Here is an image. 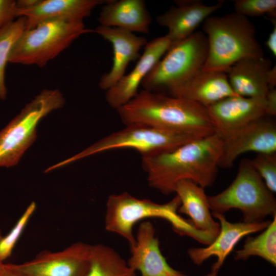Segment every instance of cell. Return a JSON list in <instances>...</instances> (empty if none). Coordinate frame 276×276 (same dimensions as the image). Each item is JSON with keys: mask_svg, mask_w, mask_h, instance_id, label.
<instances>
[{"mask_svg": "<svg viewBox=\"0 0 276 276\" xmlns=\"http://www.w3.org/2000/svg\"><path fill=\"white\" fill-rule=\"evenodd\" d=\"M26 30V19L19 17L0 29V99L5 100L7 90L5 83V72L13 45Z\"/></svg>", "mask_w": 276, "mask_h": 276, "instance_id": "cell-25", "label": "cell"}, {"mask_svg": "<svg viewBox=\"0 0 276 276\" xmlns=\"http://www.w3.org/2000/svg\"><path fill=\"white\" fill-rule=\"evenodd\" d=\"M235 12L246 17L267 15L270 21L276 20L275 0H236Z\"/></svg>", "mask_w": 276, "mask_h": 276, "instance_id": "cell-27", "label": "cell"}, {"mask_svg": "<svg viewBox=\"0 0 276 276\" xmlns=\"http://www.w3.org/2000/svg\"><path fill=\"white\" fill-rule=\"evenodd\" d=\"M134 244L130 247V257L127 262L141 276H188L172 268L161 252L155 229L149 221L139 225Z\"/></svg>", "mask_w": 276, "mask_h": 276, "instance_id": "cell-16", "label": "cell"}, {"mask_svg": "<svg viewBox=\"0 0 276 276\" xmlns=\"http://www.w3.org/2000/svg\"><path fill=\"white\" fill-rule=\"evenodd\" d=\"M260 175L245 158L239 163L232 183L221 192L208 196L210 209L223 214L232 209L240 210L243 222H259L268 215H276V200Z\"/></svg>", "mask_w": 276, "mask_h": 276, "instance_id": "cell-5", "label": "cell"}, {"mask_svg": "<svg viewBox=\"0 0 276 276\" xmlns=\"http://www.w3.org/2000/svg\"><path fill=\"white\" fill-rule=\"evenodd\" d=\"M252 256H259L275 266L276 215L260 234L246 239L242 249L236 251L235 258L245 260Z\"/></svg>", "mask_w": 276, "mask_h": 276, "instance_id": "cell-24", "label": "cell"}, {"mask_svg": "<svg viewBox=\"0 0 276 276\" xmlns=\"http://www.w3.org/2000/svg\"><path fill=\"white\" fill-rule=\"evenodd\" d=\"M135 272L111 247L103 244L91 245L85 276H136Z\"/></svg>", "mask_w": 276, "mask_h": 276, "instance_id": "cell-23", "label": "cell"}, {"mask_svg": "<svg viewBox=\"0 0 276 276\" xmlns=\"http://www.w3.org/2000/svg\"><path fill=\"white\" fill-rule=\"evenodd\" d=\"M220 224V231L213 242L203 248H190L188 254L192 262L197 265L202 264L212 256L217 258L212 269L218 271L222 266L226 257L239 241L244 237L266 228L270 221L248 223L228 222L223 214L212 213Z\"/></svg>", "mask_w": 276, "mask_h": 276, "instance_id": "cell-15", "label": "cell"}, {"mask_svg": "<svg viewBox=\"0 0 276 276\" xmlns=\"http://www.w3.org/2000/svg\"><path fill=\"white\" fill-rule=\"evenodd\" d=\"M36 208L35 202H32L24 212L10 233L3 237L0 241V259L2 262L7 259L12 252Z\"/></svg>", "mask_w": 276, "mask_h": 276, "instance_id": "cell-26", "label": "cell"}, {"mask_svg": "<svg viewBox=\"0 0 276 276\" xmlns=\"http://www.w3.org/2000/svg\"><path fill=\"white\" fill-rule=\"evenodd\" d=\"M273 117L257 119L224 140L219 167H232L236 159L247 152L275 153L276 123Z\"/></svg>", "mask_w": 276, "mask_h": 276, "instance_id": "cell-11", "label": "cell"}, {"mask_svg": "<svg viewBox=\"0 0 276 276\" xmlns=\"http://www.w3.org/2000/svg\"><path fill=\"white\" fill-rule=\"evenodd\" d=\"M250 163L268 189L276 192V153H258Z\"/></svg>", "mask_w": 276, "mask_h": 276, "instance_id": "cell-28", "label": "cell"}, {"mask_svg": "<svg viewBox=\"0 0 276 276\" xmlns=\"http://www.w3.org/2000/svg\"><path fill=\"white\" fill-rule=\"evenodd\" d=\"M267 83L269 89L275 88L276 85V66H271L268 72Z\"/></svg>", "mask_w": 276, "mask_h": 276, "instance_id": "cell-32", "label": "cell"}, {"mask_svg": "<svg viewBox=\"0 0 276 276\" xmlns=\"http://www.w3.org/2000/svg\"><path fill=\"white\" fill-rule=\"evenodd\" d=\"M107 0H20L16 1L18 17L26 19V30L51 20L83 21L97 6Z\"/></svg>", "mask_w": 276, "mask_h": 276, "instance_id": "cell-13", "label": "cell"}, {"mask_svg": "<svg viewBox=\"0 0 276 276\" xmlns=\"http://www.w3.org/2000/svg\"><path fill=\"white\" fill-rule=\"evenodd\" d=\"M223 143L215 133L168 151L142 156L149 185L166 195L174 193L182 180L204 189L211 187L217 177Z\"/></svg>", "mask_w": 276, "mask_h": 276, "instance_id": "cell-1", "label": "cell"}, {"mask_svg": "<svg viewBox=\"0 0 276 276\" xmlns=\"http://www.w3.org/2000/svg\"><path fill=\"white\" fill-rule=\"evenodd\" d=\"M90 250L91 245L78 242L61 251H43L30 261L5 265L25 276H85Z\"/></svg>", "mask_w": 276, "mask_h": 276, "instance_id": "cell-10", "label": "cell"}, {"mask_svg": "<svg viewBox=\"0 0 276 276\" xmlns=\"http://www.w3.org/2000/svg\"><path fill=\"white\" fill-rule=\"evenodd\" d=\"M208 53L204 70L226 72L238 61L246 58H263V50L256 37L255 26L237 13L210 16L203 22Z\"/></svg>", "mask_w": 276, "mask_h": 276, "instance_id": "cell-4", "label": "cell"}, {"mask_svg": "<svg viewBox=\"0 0 276 276\" xmlns=\"http://www.w3.org/2000/svg\"><path fill=\"white\" fill-rule=\"evenodd\" d=\"M16 18H18L17 15L16 1L0 0V29Z\"/></svg>", "mask_w": 276, "mask_h": 276, "instance_id": "cell-29", "label": "cell"}, {"mask_svg": "<svg viewBox=\"0 0 276 276\" xmlns=\"http://www.w3.org/2000/svg\"><path fill=\"white\" fill-rule=\"evenodd\" d=\"M65 103L58 89H44L0 131V167L16 165L36 138L39 121Z\"/></svg>", "mask_w": 276, "mask_h": 276, "instance_id": "cell-8", "label": "cell"}, {"mask_svg": "<svg viewBox=\"0 0 276 276\" xmlns=\"http://www.w3.org/2000/svg\"><path fill=\"white\" fill-rule=\"evenodd\" d=\"M208 53L207 38L202 31L172 44L141 83L144 90L167 94L205 64Z\"/></svg>", "mask_w": 276, "mask_h": 276, "instance_id": "cell-7", "label": "cell"}, {"mask_svg": "<svg viewBox=\"0 0 276 276\" xmlns=\"http://www.w3.org/2000/svg\"><path fill=\"white\" fill-rule=\"evenodd\" d=\"M152 20L143 0H107L98 17L101 26L148 33Z\"/></svg>", "mask_w": 276, "mask_h": 276, "instance_id": "cell-21", "label": "cell"}, {"mask_svg": "<svg viewBox=\"0 0 276 276\" xmlns=\"http://www.w3.org/2000/svg\"><path fill=\"white\" fill-rule=\"evenodd\" d=\"M104 39L111 43L113 49V62L109 72L100 78L99 85L107 90L114 85L125 75L127 67L131 61L139 59V52L148 42L146 38L117 28L98 26L95 30Z\"/></svg>", "mask_w": 276, "mask_h": 276, "instance_id": "cell-18", "label": "cell"}, {"mask_svg": "<svg viewBox=\"0 0 276 276\" xmlns=\"http://www.w3.org/2000/svg\"><path fill=\"white\" fill-rule=\"evenodd\" d=\"M271 66L268 58H246L235 63L226 73L229 85L237 95L265 98L269 90L267 75Z\"/></svg>", "mask_w": 276, "mask_h": 276, "instance_id": "cell-20", "label": "cell"}, {"mask_svg": "<svg viewBox=\"0 0 276 276\" xmlns=\"http://www.w3.org/2000/svg\"><path fill=\"white\" fill-rule=\"evenodd\" d=\"M192 136L166 131L147 125H127L109 134L80 153L51 167L52 170L99 153L129 148L139 151L142 156L154 155L173 149L191 141Z\"/></svg>", "mask_w": 276, "mask_h": 276, "instance_id": "cell-9", "label": "cell"}, {"mask_svg": "<svg viewBox=\"0 0 276 276\" xmlns=\"http://www.w3.org/2000/svg\"><path fill=\"white\" fill-rule=\"evenodd\" d=\"M206 108L215 133L223 141L252 121L267 116L265 98L236 95L221 99Z\"/></svg>", "mask_w": 276, "mask_h": 276, "instance_id": "cell-12", "label": "cell"}, {"mask_svg": "<svg viewBox=\"0 0 276 276\" xmlns=\"http://www.w3.org/2000/svg\"><path fill=\"white\" fill-rule=\"evenodd\" d=\"M167 95L188 99L205 107L225 98L237 95L229 85L225 72L202 68Z\"/></svg>", "mask_w": 276, "mask_h": 276, "instance_id": "cell-19", "label": "cell"}, {"mask_svg": "<svg viewBox=\"0 0 276 276\" xmlns=\"http://www.w3.org/2000/svg\"><path fill=\"white\" fill-rule=\"evenodd\" d=\"M180 201L177 195L169 202L159 204L147 199H139L124 192L109 196L105 216V228L123 237L130 247L135 242L133 227L139 221L147 218L165 219L174 231L181 236H187L209 245L215 237L197 230L191 221L182 217L178 210Z\"/></svg>", "mask_w": 276, "mask_h": 276, "instance_id": "cell-3", "label": "cell"}, {"mask_svg": "<svg viewBox=\"0 0 276 276\" xmlns=\"http://www.w3.org/2000/svg\"><path fill=\"white\" fill-rule=\"evenodd\" d=\"M2 237H3L2 236L1 234V232H0V241H1ZM3 264H4V263H3V262L1 261V260L0 259V270L2 268Z\"/></svg>", "mask_w": 276, "mask_h": 276, "instance_id": "cell-35", "label": "cell"}, {"mask_svg": "<svg viewBox=\"0 0 276 276\" xmlns=\"http://www.w3.org/2000/svg\"><path fill=\"white\" fill-rule=\"evenodd\" d=\"M172 44L167 35L148 42L132 70L106 90L105 98L109 106L117 109L133 98L139 93V87L144 79Z\"/></svg>", "mask_w": 276, "mask_h": 276, "instance_id": "cell-14", "label": "cell"}, {"mask_svg": "<svg viewBox=\"0 0 276 276\" xmlns=\"http://www.w3.org/2000/svg\"><path fill=\"white\" fill-rule=\"evenodd\" d=\"M218 271L212 269L211 271L204 276H218Z\"/></svg>", "mask_w": 276, "mask_h": 276, "instance_id": "cell-34", "label": "cell"}, {"mask_svg": "<svg viewBox=\"0 0 276 276\" xmlns=\"http://www.w3.org/2000/svg\"><path fill=\"white\" fill-rule=\"evenodd\" d=\"M204 189L189 180L177 182L174 193L180 201L178 212L188 216L197 230L216 238L220 231V224L213 218Z\"/></svg>", "mask_w": 276, "mask_h": 276, "instance_id": "cell-22", "label": "cell"}, {"mask_svg": "<svg viewBox=\"0 0 276 276\" xmlns=\"http://www.w3.org/2000/svg\"><path fill=\"white\" fill-rule=\"evenodd\" d=\"M0 276H25L17 273L9 268L3 264L2 268L0 270Z\"/></svg>", "mask_w": 276, "mask_h": 276, "instance_id": "cell-33", "label": "cell"}, {"mask_svg": "<svg viewBox=\"0 0 276 276\" xmlns=\"http://www.w3.org/2000/svg\"><path fill=\"white\" fill-rule=\"evenodd\" d=\"M266 115L274 117L276 114V89H269L265 97Z\"/></svg>", "mask_w": 276, "mask_h": 276, "instance_id": "cell-30", "label": "cell"}, {"mask_svg": "<svg viewBox=\"0 0 276 276\" xmlns=\"http://www.w3.org/2000/svg\"><path fill=\"white\" fill-rule=\"evenodd\" d=\"M273 28L269 34L265 45L274 56H276V24L273 25Z\"/></svg>", "mask_w": 276, "mask_h": 276, "instance_id": "cell-31", "label": "cell"}, {"mask_svg": "<svg viewBox=\"0 0 276 276\" xmlns=\"http://www.w3.org/2000/svg\"><path fill=\"white\" fill-rule=\"evenodd\" d=\"M94 32L83 21L51 20L26 30L11 49L9 62L44 66L82 34Z\"/></svg>", "mask_w": 276, "mask_h": 276, "instance_id": "cell-6", "label": "cell"}, {"mask_svg": "<svg viewBox=\"0 0 276 276\" xmlns=\"http://www.w3.org/2000/svg\"><path fill=\"white\" fill-rule=\"evenodd\" d=\"M116 110L126 125L144 124L197 139L215 133L206 107L164 93L143 89Z\"/></svg>", "mask_w": 276, "mask_h": 276, "instance_id": "cell-2", "label": "cell"}, {"mask_svg": "<svg viewBox=\"0 0 276 276\" xmlns=\"http://www.w3.org/2000/svg\"><path fill=\"white\" fill-rule=\"evenodd\" d=\"M224 3V1H219L215 4L208 5L200 0L176 1V5L158 15L156 21L168 29L166 35L173 44L194 33L196 28L220 9Z\"/></svg>", "mask_w": 276, "mask_h": 276, "instance_id": "cell-17", "label": "cell"}]
</instances>
